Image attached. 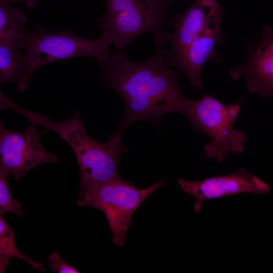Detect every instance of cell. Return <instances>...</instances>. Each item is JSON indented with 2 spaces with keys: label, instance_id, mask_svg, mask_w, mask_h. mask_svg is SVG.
Here are the masks:
<instances>
[{
  "label": "cell",
  "instance_id": "cell-1",
  "mask_svg": "<svg viewBox=\"0 0 273 273\" xmlns=\"http://www.w3.org/2000/svg\"><path fill=\"white\" fill-rule=\"evenodd\" d=\"M105 84L118 92L125 107L115 132L121 135L135 121L157 123L168 113H182L187 100L178 75L157 50L147 61L135 62L117 51L100 64Z\"/></svg>",
  "mask_w": 273,
  "mask_h": 273
},
{
  "label": "cell",
  "instance_id": "cell-2",
  "mask_svg": "<svg viewBox=\"0 0 273 273\" xmlns=\"http://www.w3.org/2000/svg\"><path fill=\"white\" fill-rule=\"evenodd\" d=\"M33 120V124L57 134L73 150L80 170V193L121 177L119 161L128 151L122 143L121 134L115 132L105 143L96 141L88 135L77 111L69 119L60 122L37 113Z\"/></svg>",
  "mask_w": 273,
  "mask_h": 273
},
{
  "label": "cell",
  "instance_id": "cell-3",
  "mask_svg": "<svg viewBox=\"0 0 273 273\" xmlns=\"http://www.w3.org/2000/svg\"><path fill=\"white\" fill-rule=\"evenodd\" d=\"M109 40L101 35L97 39L87 40L70 30L52 32L37 26L26 33L21 44L23 51V68L17 91L26 89L36 69L53 61L87 56L97 59L100 63L111 54Z\"/></svg>",
  "mask_w": 273,
  "mask_h": 273
},
{
  "label": "cell",
  "instance_id": "cell-4",
  "mask_svg": "<svg viewBox=\"0 0 273 273\" xmlns=\"http://www.w3.org/2000/svg\"><path fill=\"white\" fill-rule=\"evenodd\" d=\"M240 109L239 104L227 105L205 94L199 100L187 99L181 114L195 129L209 136L210 141L204 147L207 157L222 161L229 153L239 155L243 152L245 134L234 127Z\"/></svg>",
  "mask_w": 273,
  "mask_h": 273
},
{
  "label": "cell",
  "instance_id": "cell-5",
  "mask_svg": "<svg viewBox=\"0 0 273 273\" xmlns=\"http://www.w3.org/2000/svg\"><path fill=\"white\" fill-rule=\"evenodd\" d=\"M106 11L98 19L101 35L122 51L138 36L162 30L169 4L159 0H105Z\"/></svg>",
  "mask_w": 273,
  "mask_h": 273
},
{
  "label": "cell",
  "instance_id": "cell-6",
  "mask_svg": "<svg viewBox=\"0 0 273 273\" xmlns=\"http://www.w3.org/2000/svg\"><path fill=\"white\" fill-rule=\"evenodd\" d=\"M165 183L162 178L149 187L140 189L131 181H125L120 177L80 193L77 203L102 211L111 230L113 243L118 247H123L134 212L152 193Z\"/></svg>",
  "mask_w": 273,
  "mask_h": 273
},
{
  "label": "cell",
  "instance_id": "cell-7",
  "mask_svg": "<svg viewBox=\"0 0 273 273\" xmlns=\"http://www.w3.org/2000/svg\"><path fill=\"white\" fill-rule=\"evenodd\" d=\"M42 135L31 123L25 130L16 131L7 128L0 122V166L17 181L38 165L60 162L42 145Z\"/></svg>",
  "mask_w": 273,
  "mask_h": 273
},
{
  "label": "cell",
  "instance_id": "cell-8",
  "mask_svg": "<svg viewBox=\"0 0 273 273\" xmlns=\"http://www.w3.org/2000/svg\"><path fill=\"white\" fill-rule=\"evenodd\" d=\"M224 14V10L218 0H195L182 14L171 19L174 30L172 34L162 30L154 34L156 48L170 44L169 50H159L167 62L197 37L220 26Z\"/></svg>",
  "mask_w": 273,
  "mask_h": 273
},
{
  "label": "cell",
  "instance_id": "cell-9",
  "mask_svg": "<svg viewBox=\"0 0 273 273\" xmlns=\"http://www.w3.org/2000/svg\"><path fill=\"white\" fill-rule=\"evenodd\" d=\"M180 188L194 199L196 213L201 211L206 200L248 193L267 194L270 186L243 168L226 175L214 176L199 180H177Z\"/></svg>",
  "mask_w": 273,
  "mask_h": 273
},
{
  "label": "cell",
  "instance_id": "cell-10",
  "mask_svg": "<svg viewBox=\"0 0 273 273\" xmlns=\"http://www.w3.org/2000/svg\"><path fill=\"white\" fill-rule=\"evenodd\" d=\"M246 61L232 69L231 76L234 80L245 77L248 90L266 98L273 96V30L264 26L261 40L248 46Z\"/></svg>",
  "mask_w": 273,
  "mask_h": 273
},
{
  "label": "cell",
  "instance_id": "cell-11",
  "mask_svg": "<svg viewBox=\"0 0 273 273\" xmlns=\"http://www.w3.org/2000/svg\"><path fill=\"white\" fill-rule=\"evenodd\" d=\"M223 34L220 27L203 33L192 40L179 54L167 63L183 71L196 89H201V72L208 61L218 60L217 44L222 42Z\"/></svg>",
  "mask_w": 273,
  "mask_h": 273
},
{
  "label": "cell",
  "instance_id": "cell-12",
  "mask_svg": "<svg viewBox=\"0 0 273 273\" xmlns=\"http://www.w3.org/2000/svg\"><path fill=\"white\" fill-rule=\"evenodd\" d=\"M10 3L0 0V42L21 49L27 18L21 9L11 7Z\"/></svg>",
  "mask_w": 273,
  "mask_h": 273
},
{
  "label": "cell",
  "instance_id": "cell-13",
  "mask_svg": "<svg viewBox=\"0 0 273 273\" xmlns=\"http://www.w3.org/2000/svg\"><path fill=\"white\" fill-rule=\"evenodd\" d=\"M15 233L9 223L0 214V273L6 271L13 258H18L26 261L33 268L43 271L45 267L40 262H38L22 253L17 247L15 241Z\"/></svg>",
  "mask_w": 273,
  "mask_h": 273
},
{
  "label": "cell",
  "instance_id": "cell-14",
  "mask_svg": "<svg viewBox=\"0 0 273 273\" xmlns=\"http://www.w3.org/2000/svg\"><path fill=\"white\" fill-rule=\"evenodd\" d=\"M20 49L0 42V87L5 83L21 80L23 68V55Z\"/></svg>",
  "mask_w": 273,
  "mask_h": 273
},
{
  "label": "cell",
  "instance_id": "cell-15",
  "mask_svg": "<svg viewBox=\"0 0 273 273\" xmlns=\"http://www.w3.org/2000/svg\"><path fill=\"white\" fill-rule=\"evenodd\" d=\"M9 176L0 166V214L12 213L24 216L21 204L13 197L10 191L8 182Z\"/></svg>",
  "mask_w": 273,
  "mask_h": 273
},
{
  "label": "cell",
  "instance_id": "cell-16",
  "mask_svg": "<svg viewBox=\"0 0 273 273\" xmlns=\"http://www.w3.org/2000/svg\"><path fill=\"white\" fill-rule=\"evenodd\" d=\"M50 269L59 273H78L80 271L64 260L57 252H52L48 257Z\"/></svg>",
  "mask_w": 273,
  "mask_h": 273
},
{
  "label": "cell",
  "instance_id": "cell-17",
  "mask_svg": "<svg viewBox=\"0 0 273 273\" xmlns=\"http://www.w3.org/2000/svg\"><path fill=\"white\" fill-rule=\"evenodd\" d=\"M7 108H11L25 117L28 115L30 112L18 106L11 99L5 96L1 91L0 87V110H6Z\"/></svg>",
  "mask_w": 273,
  "mask_h": 273
},
{
  "label": "cell",
  "instance_id": "cell-18",
  "mask_svg": "<svg viewBox=\"0 0 273 273\" xmlns=\"http://www.w3.org/2000/svg\"><path fill=\"white\" fill-rule=\"evenodd\" d=\"M10 2L24 3L29 8L34 7L36 4L35 0H10Z\"/></svg>",
  "mask_w": 273,
  "mask_h": 273
},
{
  "label": "cell",
  "instance_id": "cell-19",
  "mask_svg": "<svg viewBox=\"0 0 273 273\" xmlns=\"http://www.w3.org/2000/svg\"><path fill=\"white\" fill-rule=\"evenodd\" d=\"M159 1L165 2V3L169 4V5H170L171 3L172 2L173 0H159Z\"/></svg>",
  "mask_w": 273,
  "mask_h": 273
}]
</instances>
